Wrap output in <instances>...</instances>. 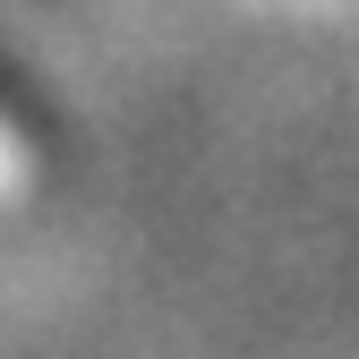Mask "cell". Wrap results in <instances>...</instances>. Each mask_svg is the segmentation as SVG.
<instances>
[{
    "mask_svg": "<svg viewBox=\"0 0 359 359\" xmlns=\"http://www.w3.org/2000/svg\"><path fill=\"white\" fill-rule=\"evenodd\" d=\"M0 120H9V128H43V120H52V111L34 103V86H26L9 60H0Z\"/></svg>",
    "mask_w": 359,
    "mask_h": 359,
    "instance_id": "1",
    "label": "cell"
}]
</instances>
